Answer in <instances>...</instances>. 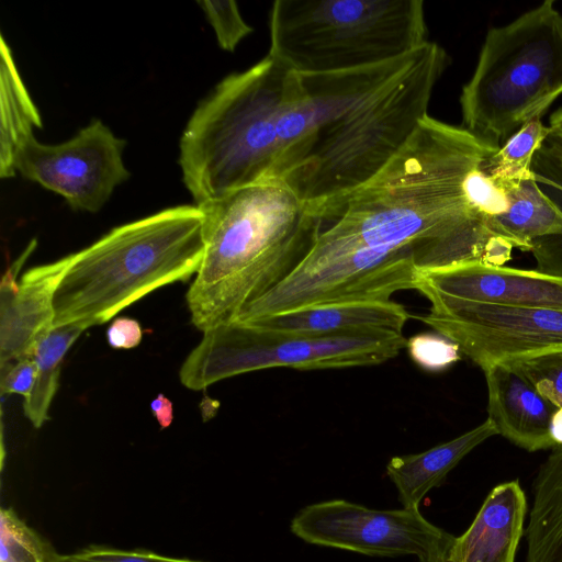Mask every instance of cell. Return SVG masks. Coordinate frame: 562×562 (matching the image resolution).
Segmentation results:
<instances>
[{
    "label": "cell",
    "mask_w": 562,
    "mask_h": 562,
    "mask_svg": "<svg viewBox=\"0 0 562 562\" xmlns=\"http://www.w3.org/2000/svg\"><path fill=\"white\" fill-rule=\"evenodd\" d=\"M498 148L426 115L371 180L319 206L322 231L297 269L361 249L413 250L418 270L504 266L515 246L487 227L464 190L468 175Z\"/></svg>",
    "instance_id": "1"
},
{
    "label": "cell",
    "mask_w": 562,
    "mask_h": 562,
    "mask_svg": "<svg viewBox=\"0 0 562 562\" xmlns=\"http://www.w3.org/2000/svg\"><path fill=\"white\" fill-rule=\"evenodd\" d=\"M449 63L447 52L428 41L385 63L306 76L312 134L302 162L283 183L315 211L367 183L428 115Z\"/></svg>",
    "instance_id": "2"
},
{
    "label": "cell",
    "mask_w": 562,
    "mask_h": 562,
    "mask_svg": "<svg viewBox=\"0 0 562 562\" xmlns=\"http://www.w3.org/2000/svg\"><path fill=\"white\" fill-rule=\"evenodd\" d=\"M311 128L300 75L267 55L224 78L193 112L180 139L183 182L200 205L280 180L304 150Z\"/></svg>",
    "instance_id": "3"
},
{
    "label": "cell",
    "mask_w": 562,
    "mask_h": 562,
    "mask_svg": "<svg viewBox=\"0 0 562 562\" xmlns=\"http://www.w3.org/2000/svg\"><path fill=\"white\" fill-rule=\"evenodd\" d=\"M205 251L186 300L202 333L236 319L307 257L322 216L279 180L258 182L199 205Z\"/></svg>",
    "instance_id": "4"
},
{
    "label": "cell",
    "mask_w": 562,
    "mask_h": 562,
    "mask_svg": "<svg viewBox=\"0 0 562 562\" xmlns=\"http://www.w3.org/2000/svg\"><path fill=\"white\" fill-rule=\"evenodd\" d=\"M204 214L180 205L113 228L72 260L54 297V325L104 324L151 291L196 274Z\"/></svg>",
    "instance_id": "5"
},
{
    "label": "cell",
    "mask_w": 562,
    "mask_h": 562,
    "mask_svg": "<svg viewBox=\"0 0 562 562\" xmlns=\"http://www.w3.org/2000/svg\"><path fill=\"white\" fill-rule=\"evenodd\" d=\"M269 31L268 55L300 75L385 63L428 42L422 0H276Z\"/></svg>",
    "instance_id": "6"
},
{
    "label": "cell",
    "mask_w": 562,
    "mask_h": 562,
    "mask_svg": "<svg viewBox=\"0 0 562 562\" xmlns=\"http://www.w3.org/2000/svg\"><path fill=\"white\" fill-rule=\"evenodd\" d=\"M546 0L491 27L460 94L465 130L497 147L562 95V14Z\"/></svg>",
    "instance_id": "7"
},
{
    "label": "cell",
    "mask_w": 562,
    "mask_h": 562,
    "mask_svg": "<svg viewBox=\"0 0 562 562\" xmlns=\"http://www.w3.org/2000/svg\"><path fill=\"white\" fill-rule=\"evenodd\" d=\"M403 333L362 330L297 335L233 322L203 333L181 366L179 378L198 391L221 380L270 368L299 370L375 366L406 347Z\"/></svg>",
    "instance_id": "8"
},
{
    "label": "cell",
    "mask_w": 562,
    "mask_h": 562,
    "mask_svg": "<svg viewBox=\"0 0 562 562\" xmlns=\"http://www.w3.org/2000/svg\"><path fill=\"white\" fill-rule=\"evenodd\" d=\"M33 132L22 133L0 149L2 178L19 172L64 196L74 210L88 212H98L130 178L123 162L125 140L99 120L57 145L40 143Z\"/></svg>",
    "instance_id": "9"
},
{
    "label": "cell",
    "mask_w": 562,
    "mask_h": 562,
    "mask_svg": "<svg viewBox=\"0 0 562 562\" xmlns=\"http://www.w3.org/2000/svg\"><path fill=\"white\" fill-rule=\"evenodd\" d=\"M290 529L311 544L371 557L414 555L418 562H447L456 538L419 509H373L345 499L305 506Z\"/></svg>",
    "instance_id": "10"
},
{
    "label": "cell",
    "mask_w": 562,
    "mask_h": 562,
    "mask_svg": "<svg viewBox=\"0 0 562 562\" xmlns=\"http://www.w3.org/2000/svg\"><path fill=\"white\" fill-rule=\"evenodd\" d=\"M417 272L416 256L408 249L352 251L312 269H295L241 310L234 322L323 304L390 301L397 291L415 290Z\"/></svg>",
    "instance_id": "11"
},
{
    "label": "cell",
    "mask_w": 562,
    "mask_h": 562,
    "mask_svg": "<svg viewBox=\"0 0 562 562\" xmlns=\"http://www.w3.org/2000/svg\"><path fill=\"white\" fill-rule=\"evenodd\" d=\"M414 318L453 341L482 370L562 352V310L447 303Z\"/></svg>",
    "instance_id": "12"
},
{
    "label": "cell",
    "mask_w": 562,
    "mask_h": 562,
    "mask_svg": "<svg viewBox=\"0 0 562 562\" xmlns=\"http://www.w3.org/2000/svg\"><path fill=\"white\" fill-rule=\"evenodd\" d=\"M415 290L431 305L483 303L562 310V277L481 262L418 270Z\"/></svg>",
    "instance_id": "13"
},
{
    "label": "cell",
    "mask_w": 562,
    "mask_h": 562,
    "mask_svg": "<svg viewBox=\"0 0 562 562\" xmlns=\"http://www.w3.org/2000/svg\"><path fill=\"white\" fill-rule=\"evenodd\" d=\"M36 246L32 240L0 283V368L32 358L37 341L54 325V297L72 254L18 274Z\"/></svg>",
    "instance_id": "14"
},
{
    "label": "cell",
    "mask_w": 562,
    "mask_h": 562,
    "mask_svg": "<svg viewBox=\"0 0 562 562\" xmlns=\"http://www.w3.org/2000/svg\"><path fill=\"white\" fill-rule=\"evenodd\" d=\"M482 371L487 385V418L497 435L529 452L553 449L550 423L558 407L507 362Z\"/></svg>",
    "instance_id": "15"
},
{
    "label": "cell",
    "mask_w": 562,
    "mask_h": 562,
    "mask_svg": "<svg viewBox=\"0 0 562 562\" xmlns=\"http://www.w3.org/2000/svg\"><path fill=\"white\" fill-rule=\"evenodd\" d=\"M527 510L518 480L496 485L468 529L454 538L447 562H515Z\"/></svg>",
    "instance_id": "16"
},
{
    "label": "cell",
    "mask_w": 562,
    "mask_h": 562,
    "mask_svg": "<svg viewBox=\"0 0 562 562\" xmlns=\"http://www.w3.org/2000/svg\"><path fill=\"white\" fill-rule=\"evenodd\" d=\"M408 318L405 306L390 300L315 305L241 324L297 335H333L362 330L402 333Z\"/></svg>",
    "instance_id": "17"
},
{
    "label": "cell",
    "mask_w": 562,
    "mask_h": 562,
    "mask_svg": "<svg viewBox=\"0 0 562 562\" xmlns=\"http://www.w3.org/2000/svg\"><path fill=\"white\" fill-rule=\"evenodd\" d=\"M495 435L494 425L486 418L469 431L424 452L393 457L386 464V474L397 490L402 506L419 509L430 490L440 486L467 454Z\"/></svg>",
    "instance_id": "18"
},
{
    "label": "cell",
    "mask_w": 562,
    "mask_h": 562,
    "mask_svg": "<svg viewBox=\"0 0 562 562\" xmlns=\"http://www.w3.org/2000/svg\"><path fill=\"white\" fill-rule=\"evenodd\" d=\"M525 535V562H562V446L538 469Z\"/></svg>",
    "instance_id": "19"
},
{
    "label": "cell",
    "mask_w": 562,
    "mask_h": 562,
    "mask_svg": "<svg viewBox=\"0 0 562 562\" xmlns=\"http://www.w3.org/2000/svg\"><path fill=\"white\" fill-rule=\"evenodd\" d=\"M508 209L485 221L496 235L509 240L515 248L530 251L535 240L562 237V209L533 179L505 190Z\"/></svg>",
    "instance_id": "20"
},
{
    "label": "cell",
    "mask_w": 562,
    "mask_h": 562,
    "mask_svg": "<svg viewBox=\"0 0 562 562\" xmlns=\"http://www.w3.org/2000/svg\"><path fill=\"white\" fill-rule=\"evenodd\" d=\"M91 327L75 322L53 327L36 344L33 360L36 379L31 394L24 400V413L34 427L40 428L48 418V409L58 387L61 361L76 339Z\"/></svg>",
    "instance_id": "21"
},
{
    "label": "cell",
    "mask_w": 562,
    "mask_h": 562,
    "mask_svg": "<svg viewBox=\"0 0 562 562\" xmlns=\"http://www.w3.org/2000/svg\"><path fill=\"white\" fill-rule=\"evenodd\" d=\"M548 136L549 127L541 119L528 122L484 162V171L504 190L533 179V159Z\"/></svg>",
    "instance_id": "22"
},
{
    "label": "cell",
    "mask_w": 562,
    "mask_h": 562,
    "mask_svg": "<svg viewBox=\"0 0 562 562\" xmlns=\"http://www.w3.org/2000/svg\"><path fill=\"white\" fill-rule=\"evenodd\" d=\"M53 544L11 508L0 510V562H58Z\"/></svg>",
    "instance_id": "23"
},
{
    "label": "cell",
    "mask_w": 562,
    "mask_h": 562,
    "mask_svg": "<svg viewBox=\"0 0 562 562\" xmlns=\"http://www.w3.org/2000/svg\"><path fill=\"white\" fill-rule=\"evenodd\" d=\"M507 363L524 374L554 406L562 408V352Z\"/></svg>",
    "instance_id": "24"
},
{
    "label": "cell",
    "mask_w": 562,
    "mask_h": 562,
    "mask_svg": "<svg viewBox=\"0 0 562 562\" xmlns=\"http://www.w3.org/2000/svg\"><path fill=\"white\" fill-rule=\"evenodd\" d=\"M406 348L412 360L431 372L442 371L461 359L459 347L438 333H420L407 339Z\"/></svg>",
    "instance_id": "25"
},
{
    "label": "cell",
    "mask_w": 562,
    "mask_h": 562,
    "mask_svg": "<svg viewBox=\"0 0 562 562\" xmlns=\"http://www.w3.org/2000/svg\"><path fill=\"white\" fill-rule=\"evenodd\" d=\"M209 22L213 26L218 45L234 52L239 42L252 32L235 1H199Z\"/></svg>",
    "instance_id": "26"
},
{
    "label": "cell",
    "mask_w": 562,
    "mask_h": 562,
    "mask_svg": "<svg viewBox=\"0 0 562 562\" xmlns=\"http://www.w3.org/2000/svg\"><path fill=\"white\" fill-rule=\"evenodd\" d=\"M464 190L470 205L484 220L503 214L508 209V198L484 171L483 166L472 170L465 181Z\"/></svg>",
    "instance_id": "27"
},
{
    "label": "cell",
    "mask_w": 562,
    "mask_h": 562,
    "mask_svg": "<svg viewBox=\"0 0 562 562\" xmlns=\"http://www.w3.org/2000/svg\"><path fill=\"white\" fill-rule=\"evenodd\" d=\"M58 562H206L188 558H175L157 552L136 549L123 550L106 546H89L76 552L60 554Z\"/></svg>",
    "instance_id": "28"
},
{
    "label": "cell",
    "mask_w": 562,
    "mask_h": 562,
    "mask_svg": "<svg viewBox=\"0 0 562 562\" xmlns=\"http://www.w3.org/2000/svg\"><path fill=\"white\" fill-rule=\"evenodd\" d=\"M532 171L537 183L562 209V146L547 139L535 156Z\"/></svg>",
    "instance_id": "29"
},
{
    "label": "cell",
    "mask_w": 562,
    "mask_h": 562,
    "mask_svg": "<svg viewBox=\"0 0 562 562\" xmlns=\"http://www.w3.org/2000/svg\"><path fill=\"white\" fill-rule=\"evenodd\" d=\"M1 394L16 393L26 398L34 386L36 364L33 358L21 359L0 369Z\"/></svg>",
    "instance_id": "30"
},
{
    "label": "cell",
    "mask_w": 562,
    "mask_h": 562,
    "mask_svg": "<svg viewBox=\"0 0 562 562\" xmlns=\"http://www.w3.org/2000/svg\"><path fill=\"white\" fill-rule=\"evenodd\" d=\"M106 338L109 345L114 349H132L140 344L143 329L136 319L119 317L109 326Z\"/></svg>",
    "instance_id": "31"
},
{
    "label": "cell",
    "mask_w": 562,
    "mask_h": 562,
    "mask_svg": "<svg viewBox=\"0 0 562 562\" xmlns=\"http://www.w3.org/2000/svg\"><path fill=\"white\" fill-rule=\"evenodd\" d=\"M150 409L161 429L170 426L173 420V407L169 398L164 394H159L153 400Z\"/></svg>",
    "instance_id": "32"
},
{
    "label": "cell",
    "mask_w": 562,
    "mask_h": 562,
    "mask_svg": "<svg viewBox=\"0 0 562 562\" xmlns=\"http://www.w3.org/2000/svg\"><path fill=\"white\" fill-rule=\"evenodd\" d=\"M548 127V139L562 146V108H559L550 115Z\"/></svg>",
    "instance_id": "33"
},
{
    "label": "cell",
    "mask_w": 562,
    "mask_h": 562,
    "mask_svg": "<svg viewBox=\"0 0 562 562\" xmlns=\"http://www.w3.org/2000/svg\"><path fill=\"white\" fill-rule=\"evenodd\" d=\"M550 435L554 442V448L562 446V408H557L550 423Z\"/></svg>",
    "instance_id": "34"
}]
</instances>
